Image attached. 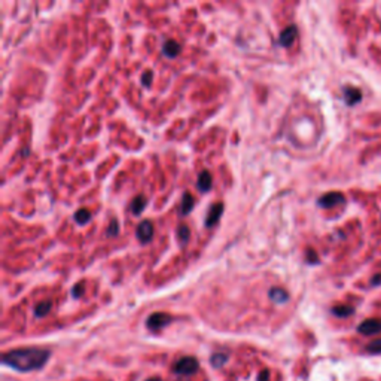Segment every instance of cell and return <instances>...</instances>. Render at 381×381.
<instances>
[{
    "mask_svg": "<svg viewBox=\"0 0 381 381\" xmlns=\"http://www.w3.org/2000/svg\"><path fill=\"white\" fill-rule=\"evenodd\" d=\"M194 209V197L191 194H183L182 197V204H180V213L186 216L191 210Z\"/></svg>",
    "mask_w": 381,
    "mask_h": 381,
    "instance_id": "obj_13",
    "label": "cell"
},
{
    "mask_svg": "<svg viewBox=\"0 0 381 381\" xmlns=\"http://www.w3.org/2000/svg\"><path fill=\"white\" fill-rule=\"evenodd\" d=\"M268 380H270V371H268V369H264V371L259 372L258 381H268Z\"/></svg>",
    "mask_w": 381,
    "mask_h": 381,
    "instance_id": "obj_25",
    "label": "cell"
},
{
    "mask_svg": "<svg viewBox=\"0 0 381 381\" xmlns=\"http://www.w3.org/2000/svg\"><path fill=\"white\" fill-rule=\"evenodd\" d=\"M344 201H346V197L341 192H328V194L320 197L317 203H319L320 207L331 209V207H335L338 204H343Z\"/></svg>",
    "mask_w": 381,
    "mask_h": 381,
    "instance_id": "obj_4",
    "label": "cell"
},
{
    "mask_svg": "<svg viewBox=\"0 0 381 381\" xmlns=\"http://www.w3.org/2000/svg\"><path fill=\"white\" fill-rule=\"evenodd\" d=\"M296 36H298V29H296L295 26H289V27H286L282 33H280V36H278V44L282 45V46H285V48H288V46H290V45L295 42Z\"/></svg>",
    "mask_w": 381,
    "mask_h": 381,
    "instance_id": "obj_7",
    "label": "cell"
},
{
    "mask_svg": "<svg viewBox=\"0 0 381 381\" xmlns=\"http://www.w3.org/2000/svg\"><path fill=\"white\" fill-rule=\"evenodd\" d=\"M366 351L369 354H381V338L371 341V343L366 346Z\"/></svg>",
    "mask_w": 381,
    "mask_h": 381,
    "instance_id": "obj_20",
    "label": "cell"
},
{
    "mask_svg": "<svg viewBox=\"0 0 381 381\" xmlns=\"http://www.w3.org/2000/svg\"><path fill=\"white\" fill-rule=\"evenodd\" d=\"M222 212H224V204L222 203H216L214 206H212L210 210H209L207 219H206V227L207 228L213 227L217 220L220 219V214H222Z\"/></svg>",
    "mask_w": 381,
    "mask_h": 381,
    "instance_id": "obj_8",
    "label": "cell"
},
{
    "mask_svg": "<svg viewBox=\"0 0 381 381\" xmlns=\"http://www.w3.org/2000/svg\"><path fill=\"white\" fill-rule=\"evenodd\" d=\"M199 368V364L198 360L192 356H185L182 359H179L177 362L174 364V368L173 371L177 374V375H183V377H188V375H194Z\"/></svg>",
    "mask_w": 381,
    "mask_h": 381,
    "instance_id": "obj_2",
    "label": "cell"
},
{
    "mask_svg": "<svg viewBox=\"0 0 381 381\" xmlns=\"http://www.w3.org/2000/svg\"><path fill=\"white\" fill-rule=\"evenodd\" d=\"M90 219H91V213H90V210H87V209H81V210H77V212L75 213V220H76L79 225L88 224Z\"/></svg>",
    "mask_w": 381,
    "mask_h": 381,
    "instance_id": "obj_18",
    "label": "cell"
},
{
    "mask_svg": "<svg viewBox=\"0 0 381 381\" xmlns=\"http://www.w3.org/2000/svg\"><path fill=\"white\" fill-rule=\"evenodd\" d=\"M51 357V351L39 347H24L9 350L2 356L3 365L18 371V372H31L45 366Z\"/></svg>",
    "mask_w": 381,
    "mask_h": 381,
    "instance_id": "obj_1",
    "label": "cell"
},
{
    "mask_svg": "<svg viewBox=\"0 0 381 381\" xmlns=\"http://www.w3.org/2000/svg\"><path fill=\"white\" fill-rule=\"evenodd\" d=\"M171 322V317L166 313H153L148 317L146 320V326L151 331H161L164 326H167Z\"/></svg>",
    "mask_w": 381,
    "mask_h": 381,
    "instance_id": "obj_3",
    "label": "cell"
},
{
    "mask_svg": "<svg viewBox=\"0 0 381 381\" xmlns=\"http://www.w3.org/2000/svg\"><path fill=\"white\" fill-rule=\"evenodd\" d=\"M146 207V198L143 195H137L133 201H131V212L137 216L143 212V209Z\"/></svg>",
    "mask_w": 381,
    "mask_h": 381,
    "instance_id": "obj_14",
    "label": "cell"
},
{
    "mask_svg": "<svg viewBox=\"0 0 381 381\" xmlns=\"http://www.w3.org/2000/svg\"><path fill=\"white\" fill-rule=\"evenodd\" d=\"M228 360V356L225 353H214L210 357V364L213 368H222Z\"/></svg>",
    "mask_w": 381,
    "mask_h": 381,
    "instance_id": "obj_16",
    "label": "cell"
},
{
    "mask_svg": "<svg viewBox=\"0 0 381 381\" xmlns=\"http://www.w3.org/2000/svg\"><path fill=\"white\" fill-rule=\"evenodd\" d=\"M344 100L349 106H354L360 102V100H362V92L354 87H346L344 88Z\"/></svg>",
    "mask_w": 381,
    "mask_h": 381,
    "instance_id": "obj_9",
    "label": "cell"
},
{
    "mask_svg": "<svg viewBox=\"0 0 381 381\" xmlns=\"http://www.w3.org/2000/svg\"><path fill=\"white\" fill-rule=\"evenodd\" d=\"M354 313V308L350 307V305H336L332 308V314L336 316V317H349Z\"/></svg>",
    "mask_w": 381,
    "mask_h": 381,
    "instance_id": "obj_15",
    "label": "cell"
},
{
    "mask_svg": "<svg viewBox=\"0 0 381 381\" xmlns=\"http://www.w3.org/2000/svg\"><path fill=\"white\" fill-rule=\"evenodd\" d=\"M268 295H270V298L274 301V303H277V304H285L286 301L289 299L288 292H286L285 289H282V288H273V289H270Z\"/></svg>",
    "mask_w": 381,
    "mask_h": 381,
    "instance_id": "obj_11",
    "label": "cell"
},
{
    "mask_svg": "<svg viewBox=\"0 0 381 381\" xmlns=\"http://www.w3.org/2000/svg\"><path fill=\"white\" fill-rule=\"evenodd\" d=\"M152 77H153L152 72H151V70H148L146 73H143V75H142V84H143L145 87H151V84H152Z\"/></svg>",
    "mask_w": 381,
    "mask_h": 381,
    "instance_id": "obj_22",
    "label": "cell"
},
{
    "mask_svg": "<svg viewBox=\"0 0 381 381\" xmlns=\"http://www.w3.org/2000/svg\"><path fill=\"white\" fill-rule=\"evenodd\" d=\"M146 381H163V380H161V378H156V377H155V378H149V380H146Z\"/></svg>",
    "mask_w": 381,
    "mask_h": 381,
    "instance_id": "obj_27",
    "label": "cell"
},
{
    "mask_svg": "<svg viewBox=\"0 0 381 381\" xmlns=\"http://www.w3.org/2000/svg\"><path fill=\"white\" fill-rule=\"evenodd\" d=\"M197 186H198V189L201 191V192H207V191H210V188H212V174H210L207 170H204V171L199 173Z\"/></svg>",
    "mask_w": 381,
    "mask_h": 381,
    "instance_id": "obj_10",
    "label": "cell"
},
{
    "mask_svg": "<svg viewBox=\"0 0 381 381\" xmlns=\"http://www.w3.org/2000/svg\"><path fill=\"white\" fill-rule=\"evenodd\" d=\"M163 52H164L166 57H168V58H174V57L179 55V52H180V46H179V44H177L176 41H167V42L164 44V46H163Z\"/></svg>",
    "mask_w": 381,
    "mask_h": 381,
    "instance_id": "obj_12",
    "label": "cell"
},
{
    "mask_svg": "<svg viewBox=\"0 0 381 381\" xmlns=\"http://www.w3.org/2000/svg\"><path fill=\"white\" fill-rule=\"evenodd\" d=\"M51 307H52V303L51 301H42V303H39L34 308V314L37 317H44L46 316L49 311H51Z\"/></svg>",
    "mask_w": 381,
    "mask_h": 381,
    "instance_id": "obj_17",
    "label": "cell"
},
{
    "mask_svg": "<svg viewBox=\"0 0 381 381\" xmlns=\"http://www.w3.org/2000/svg\"><path fill=\"white\" fill-rule=\"evenodd\" d=\"M189 228L186 225H180L179 229H177V238H179V242L185 244L188 242V238H189Z\"/></svg>",
    "mask_w": 381,
    "mask_h": 381,
    "instance_id": "obj_19",
    "label": "cell"
},
{
    "mask_svg": "<svg viewBox=\"0 0 381 381\" xmlns=\"http://www.w3.org/2000/svg\"><path fill=\"white\" fill-rule=\"evenodd\" d=\"M84 293V286H82V283H77L75 288H73V290H72V295L75 296V298H79Z\"/></svg>",
    "mask_w": 381,
    "mask_h": 381,
    "instance_id": "obj_24",
    "label": "cell"
},
{
    "mask_svg": "<svg viewBox=\"0 0 381 381\" xmlns=\"http://www.w3.org/2000/svg\"><path fill=\"white\" fill-rule=\"evenodd\" d=\"M357 332L371 336V335H377L381 332V320L378 319H366L365 322H362L357 326Z\"/></svg>",
    "mask_w": 381,
    "mask_h": 381,
    "instance_id": "obj_5",
    "label": "cell"
},
{
    "mask_svg": "<svg viewBox=\"0 0 381 381\" xmlns=\"http://www.w3.org/2000/svg\"><path fill=\"white\" fill-rule=\"evenodd\" d=\"M153 235V225L151 220H143L140 222V225L137 227V238L142 243H149L152 240Z\"/></svg>",
    "mask_w": 381,
    "mask_h": 381,
    "instance_id": "obj_6",
    "label": "cell"
},
{
    "mask_svg": "<svg viewBox=\"0 0 381 381\" xmlns=\"http://www.w3.org/2000/svg\"><path fill=\"white\" fill-rule=\"evenodd\" d=\"M371 285L372 286H380L381 285V274H375V277L371 280Z\"/></svg>",
    "mask_w": 381,
    "mask_h": 381,
    "instance_id": "obj_26",
    "label": "cell"
},
{
    "mask_svg": "<svg viewBox=\"0 0 381 381\" xmlns=\"http://www.w3.org/2000/svg\"><path fill=\"white\" fill-rule=\"evenodd\" d=\"M118 232H119L118 220H116V219H112V220H110V225H109V228H107V235H109V237H115V235H118Z\"/></svg>",
    "mask_w": 381,
    "mask_h": 381,
    "instance_id": "obj_21",
    "label": "cell"
},
{
    "mask_svg": "<svg viewBox=\"0 0 381 381\" xmlns=\"http://www.w3.org/2000/svg\"><path fill=\"white\" fill-rule=\"evenodd\" d=\"M307 262L308 264H317L319 262V258H317V255H316V252L313 249L307 250Z\"/></svg>",
    "mask_w": 381,
    "mask_h": 381,
    "instance_id": "obj_23",
    "label": "cell"
}]
</instances>
